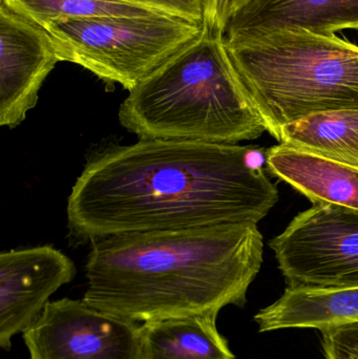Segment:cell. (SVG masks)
Wrapping results in <instances>:
<instances>
[{
  "mask_svg": "<svg viewBox=\"0 0 358 359\" xmlns=\"http://www.w3.org/2000/svg\"><path fill=\"white\" fill-rule=\"evenodd\" d=\"M22 334L29 359L141 358V325L83 299L48 302Z\"/></svg>",
  "mask_w": 358,
  "mask_h": 359,
  "instance_id": "7",
  "label": "cell"
},
{
  "mask_svg": "<svg viewBox=\"0 0 358 359\" xmlns=\"http://www.w3.org/2000/svg\"><path fill=\"white\" fill-rule=\"evenodd\" d=\"M118 119L139 139L239 144L267 132L222 35L206 22L199 38L128 92Z\"/></svg>",
  "mask_w": 358,
  "mask_h": 359,
  "instance_id": "3",
  "label": "cell"
},
{
  "mask_svg": "<svg viewBox=\"0 0 358 359\" xmlns=\"http://www.w3.org/2000/svg\"><path fill=\"white\" fill-rule=\"evenodd\" d=\"M260 332L283 329L336 328L358 323V287L290 288L254 316Z\"/></svg>",
  "mask_w": 358,
  "mask_h": 359,
  "instance_id": "12",
  "label": "cell"
},
{
  "mask_svg": "<svg viewBox=\"0 0 358 359\" xmlns=\"http://www.w3.org/2000/svg\"><path fill=\"white\" fill-rule=\"evenodd\" d=\"M42 27L54 20L172 15L147 0H4ZM174 16V15H172Z\"/></svg>",
  "mask_w": 358,
  "mask_h": 359,
  "instance_id": "15",
  "label": "cell"
},
{
  "mask_svg": "<svg viewBox=\"0 0 358 359\" xmlns=\"http://www.w3.org/2000/svg\"><path fill=\"white\" fill-rule=\"evenodd\" d=\"M224 43L246 96L273 138L309 116L358 111V46L336 34L286 29Z\"/></svg>",
  "mask_w": 358,
  "mask_h": 359,
  "instance_id": "4",
  "label": "cell"
},
{
  "mask_svg": "<svg viewBox=\"0 0 358 359\" xmlns=\"http://www.w3.org/2000/svg\"><path fill=\"white\" fill-rule=\"evenodd\" d=\"M77 274L75 264L53 246L0 253V346L12 347L17 333L29 328L48 299Z\"/></svg>",
  "mask_w": 358,
  "mask_h": 359,
  "instance_id": "9",
  "label": "cell"
},
{
  "mask_svg": "<svg viewBox=\"0 0 358 359\" xmlns=\"http://www.w3.org/2000/svg\"><path fill=\"white\" fill-rule=\"evenodd\" d=\"M43 27L60 61L81 65L130 92L203 33L204 22L172 15L65 19Z\"/></svg>",
  "mask_w": 358,
  "mask_h": 359,
  "instance_id": "5",
  "label": "cell"
},
{
  "mask_svg": "<svg viewBox=\"0 0 358 359\" xmlns=\"http://www.w3.org/2000/svg\"><path fill=\"white\" fill-rule=\"evenodd\" d=\"M252 147L139 139L86 159L67 198L74 246L130 232L254 223L279 201Z\"/></svg>",
  "mask_w": 358,
  "mask_h": 359,
  "instance_id": "1",
  "label": "cell"
},
{
  "mask_svg": "<svg viewBox=\"0 0 358 359\" xmlns=\"http://www.w3.org/2000/svg\"><path fill=\"white\" fill-rule=\"evenodd\" d=\"M247 1L248 0H222L214 29L221 33L228 17Z\"/></svg>",
  "mask_w": 358,
  "mask_h": 359,
  "instance_id": "18",
  "label": "cell"
},
{
  "mask_svg": "<svg viewBox=\"0 0 358 359\" xmlns=\"http://www.w3.org/2000/svg\"><path fill=\"white\" fill-rule=\"evenodd\" d=\"M90 244L83 301L138 323L243 307L264 252L254 223L130 232Z\"/></svg>",
  "mask_w": 358,
  "mask_h": 359,
  "instance_id": "2",
  "label": "cell"
},
{
  "mask_svg": "<svg viewBox=\"0 0 358 359\" xmlns=\"http://www.w3.org/2000/svg\"><path fill=\"white\" fill-rule=\"evenodd\" d=\"M277 140L358 168V111L309 116L282 128Z\"/></svg>",
  "mask_w": 358,
  "mask_h": 359,
  "instance_id": "14",
  "label": "cell"
},
{
  "mask_svg": "<svg viewBox=\"0 0 358 359\" xmlns=\"http://www.w3.org/2000/svg\"><path fill=\"white\" fill-rule=\"evenodd\" d=\"M344 29H358V0H248L221 35L233 42L286 29L332 35Z\"/></svg>",
  "mask_w": 358,
  "mask_h": 359,
  "instance_id": "10",
  "label": "cell"
},
{
  "mask_svg": "<svg viewBox=\"0 0 358 359\" xmlns=\"http://www.w3.org/2000/svg\"><path fill=\"white\" fill-rule=\"evenodd\" d=\"M290 288L358 287V211L317 203L269 242Z\"/></svg>",
  "mask_w": 358,
  "mask_h": 359,
  "instance_id": "6",
  "label": "cell"
},
{
  "mask_svg": "<svg viewBox=\"0 0 358 359\" xmlns=\"http://www.w3.org/2000/svg\"><path fill=\"white\" fill-rule=\"evenodd\" d=\"M174 16L195 22L205 21V0H147Z\"/></svg>",
  "mask_w": 358,
  "mask_h": 359,
  "instance_id": "17",
  "label": "cell"
},
{
  "mask_svg": "<svg viewBox=\"0 0 358 359\" xmlns=\"http://www.w3.org/2000/svg\"><path fill=\"white\" fill-rule=\"evenodd\" d=\"M326 359H358V323L321 331Z\"/></svg>",
  "mask_w": 358,
  "mask_h": 359,
  "instance_id": "16",
  "label": "cell"
},
{
  "mask_svg": "<svg viewBox=\"0 0 358 359\" xmlns=\"http://www.w3.org/2000/svg\"><path fill=\"white\" fill-rule=\"evenodd\" d=\"M222 0H205V22L214 29Z\"/></svg>",
  "mask_w": 358,
  "mask_h": 359,
  "instance_id": "19",
  "label": "cell"
},
{
  "mask_svg": "<svg viewBox=\"0 0 358 359\" xmlns=\"http://www.w3.org/2000/svg\"><path fill=\"white\" fill-rule=\"evenodd\" d=\"M267 168L312 204L338 205L358 211V168L287 144L267 149Z\"/></svg>",
  "mask_w": 358,
  "mask_h": 359,
  "instance_id": "11",
  "label": "cell"
},
{
  "mask_svg": "<svg viewBox=\"0 0 358 359\" xmlns=\"http://www.w3.org/2000/svg\"><path fill=\"white\" fill-rule=\"evenodd\" d=\"M218 316H174L141 325L140 359H237L216 328Z\"/></svg>",
  "mask_w": 358,
  "mask_h": 359,
  "instance_id": "13",
  "label": "cell"
},
{
  "mask_svg": "<svg viewBox=\"0 0 358 359\" xmlns=\"http://www.w3.org/2000/svg\"><path fill=\"white\" fill-rule=\"evenodd\" d=\"M60 62L46 27L0 0V126L25 121L55 65Z\"/></svg>",
  "mask_w": 358,
  "mask_h": 359,
  "instance_id": "8",
  "label": "cell"
}]
</instances>
